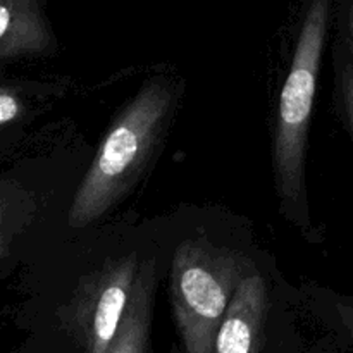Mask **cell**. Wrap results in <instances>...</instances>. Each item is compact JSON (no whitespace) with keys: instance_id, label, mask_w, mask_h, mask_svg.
I'll return each mask as SVG.
<instances>
[{"instance_id":"cell-9","label":"cell","mask_w":353,"mask_h":353,"mask_svg":"<svg viewBox=\"0 0 353 353\" xmlns=\"http://www.w3.org/2000/svg\"><path fill=\"white\" fill-rule=\"evenodd\" d=\"M23 112V103L14 93L0 90V124L12 123Z\"/></svg>"},{"instance_id":"cell-3","label":"cell","mask_w":353,"mask_h":353,"mask_svg":"<svg viewBox=\"0 0 353 353\" xmlns=\"http://www.w3.org/2000/svg\"><path fill=\"white\" fill-rule=\"evenodd\" d=\"M330 10L327 0L310 3L296 40L290 72L279 95L272 161L283 205L292 209L305 205L307 141L330 28Z\"/></svg>"},{"instance_id":"cell-6","label":"cell","mask_w":353,"mask_h":353,"mask_svg":"<svg viewBox=\"0 0 353 353\" xmlns=\"http://www.w3.org/2000/svg\"><path fill=\"white\" fill-rule=\"evenodd\" d=\"M55 38L34 0L0 2V59L47 54Z\"/></svg>"},{"instance_id":"cell-2","label":"cell","mask_w":353,"mask_h":353,"mask_svg":"<svg viewBox=\"0 0 353 353\" xmlns=\"http://www.w3.org/2000/svg\"><path fill=\"white\" fill-rule=\"evenodd\" d=\"M254 272L247 255L209 238L185 240L172 255L169 295L186 353H214L217 326L234 290Z\"/></svg>"},{"instance_id":"cell-4","label":"cell","mask_w":353,"mask_h":353,"mask_svg":"<svg viewBox=\"0 0 353 353\" xmlns=\"http://www.w3.org/2000/svg\"><path fill=\"white\" fill-rule=\"evenodd\" d=\"M140 262L137 252L109 259L86 276L65 305L64 324L83 353H107L133 293Z\"/></svg>"},{"instance_id":"cell-1","label":"cell","mask_w":353,"mask_h":353,"mask_svg":"<svg viewBox=\"0 0 353 353\" xmlns=\"http://www.w3.org/2000/svg\"><path fill=\"white\" fill-rule=\"evenodd\" d=\"M174 83L145 81L107 131L69 209L71 228L97 223L134 188L161 145L176 103Z\"/></svg>"},{"instance_id":"cell-10","label":"cell","mask_w":353,"mask_h":353,"mask_svg":"<svg viewBox=\"0 0 353 353\" xmlns=\"http://www.w3.org/2000/svg\"><path fill=\"white\" fill-rule=\"evenodd\" d=\"M338 316H340L341 324L345 326V330L348 331V334L353 338V303H338Z\"/></svg>"},{"instance_id":"cell-8","label":"cell","mask_w":353,"mask_h":353,"mask_svg":"<svg viewBox=\"0 0 353 353\" xmlns=\"http://www.w3.org/2000/svg\"><path fill=\"white\" fill-rule=\"evenodd\" d=\"M340 95L353 140V61H345L340 69Z\"/></svg>"},{"instance_id":"cell-7","label":"cell","mask_w":353,"mask_h":353,"mask_svg":"<svg viewBox=\"0 0 353 353\" xmlns=\"http://www.w3.org/2000/svg\"><path fill=\"white\" fill-rule=\"evenodd\" d=\"M154 281V264L140 265L131 299L107 353H148Z\"/></svg>"},{"instance_id":"cell-5","label":"cell","mask_w":353,"mask_h":353,"mask_svg":"<svg viewBox=\"0 0 353 353\" xmlns=\"http://www.w3.org/2000/svg\"><path fill=\"white\" fill-rule=\"evenodd\" d=\"M268 316L264 278L252 272L241 279L217 326L214 353H261Z\"/></svg>"},{"instance_id":"cell-11","label":"cell","mask_w":353,"mask_h":353,"mask_svg":"<svg viewBox=\"0 0 353 353\" xmlns=\"http://www.w3.org/2000/svg\"><path fill=\"white\" fill-rule=\"evenodd\" d=\"M348 33H350V41L353 48V2L348 7Z\"/></svg>"}]
</instances>
